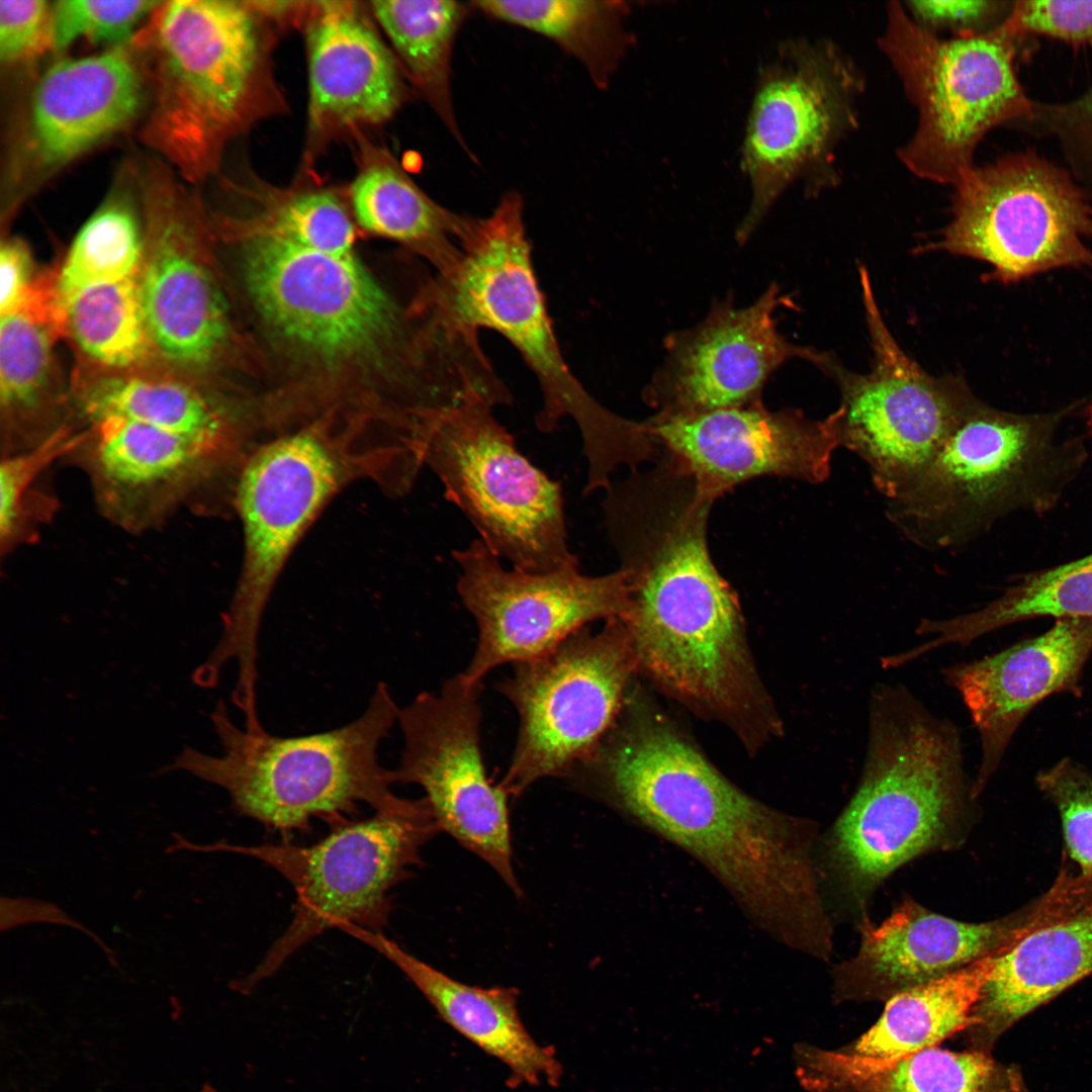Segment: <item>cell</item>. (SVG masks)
Masks as SVG:
<instances>
[{
  "mask_svg": "<svg viewBox=\"0 0 1092 1092\" xmlns=\"http://www.w3.org/2000/svg\"><path fill=\"white\" fill-rule=\"evenodd\" d=\"M1090 423H1091V427H1092V405H1091V408H1090Z\"/></svg>",
  "mask_w": 1092,
  "mask_h": 1092,
  "instance_id": "obj_47",
  "label": "cell"
},
{
  "mask_svg": "<svg viewBox=\"0 0 1092 1092\" xmlns=\"http://www.w3.org/2000/svg\"><path fill=\"white\" fill-rule=\"evenodd\" d=\"M245 235L250 296L268 330L298 358L330 368L389 360L418 393L454 368L458 341L438 312L430 305L402 311L354 254Z\"/></svg>",
  "mask_w": 1092,
  "mask_h": 1092,
  "instance_id": "obj_4",
  "label": "cell"
},
{
  "mask_svg": "<svg viewBox=\"0 0 1092 1092\" xmlns=\"http://www.w3.org/2000/svg\"><path fill=\"white\" fill-rule=\"evenodd\" d=\"M53 4L44 0H0V60L14 66L53 47Z\"/></svg>",
  "mask_w": 1092,
  "mask_h": 1092,
  "instance_id": "obj_43",
  "label": "cell"
},
{
  "mask_svg": "<svg viewBox=\"0 0 1092 1092\" xmlns=\"http://www.w3.org/2000/svg\"><path fill=\"white\" fill-rule=\"evenodd\" d=\"M441 832L425 798L401 809L375 812L370 818L337 825L310 845L222 841L192 843L179 850L225 851L249 855L277 871L292 886L293 917L258 967L234 988L250 991L274 975L297 949L330 928L355 924L381 931L391 913V890L419 867L422 847Z\"/></svg>",
  "mask_w": 1092,
  "mask_h": 1092,
  "instance_id": "obj_10",
  "label": "cell"
},
{
  "mask_svg": "<svg viewBox=\"0 0 1092 1092\" xmlns=\"http://www.w3.org/2000/svg\"><path fill=\"white\" fill-rule=\"evenodd\" d=\"M1091 974L1092 908L1039 927L993 958L960 1041L990 1054L1015 1022Z\"/></svg>",
  "mask_w": 1092,
  "mask_h": 1092,
  "instance_id": "obj_25",
  "label": "cell"
},
{
  "mask_svg": "<svg viewBox=\"0 0 1092 1092\" xmlns=\"http://www.w3.org/2000/svg\"><path fill=\"white\" fill-rule=\"evenodd\" d=\"M1005 23L1019 38L1035 34L1092 47V0L1015 1Z\"/></svg>",
  "mask_w": 1092,
  "mask_h": 1092,
  "instance_id": "obj_42",
  "label": "cell"
},
{
  "mask_svg": "<svg viewBox=\"0 0 1092 1092\" xmlns=\"http://www.w3.org/2000/svg\"><path fill=\"white\" fill-rule=\"evenodd\" d=\"M1054 916L1044 896L985 923L951 919L905 899L881 924L873 925L868 918L859 923L856 954L833 969V1000L887 1002L979 960L1000 956Z\"/></svg>",
  "mask_w": 1092,
  "mask_h": 1092,
  "instance_id": "obj_22",
  "label": "cell"
},
{
  "mask_svg": "<svg viewBox=\"0 0 1092 1092\" xmlns=\"http://www.w3.org/2000/svg\"><path fill=\"white\" fill-rule=\"evenodd\" d=\"M132 185V179L129 184L120 180L77 233L57 271L59 298L140 273L145 228L133 203Z\"/></svg>",
  "mask_w": 1092,
  "mask_h": 1092,
  "instance_id": "obj_36",
  "label": "cell"
},
{
  "mask_svg": "<svg viewBox=\"0 0 1092 1092\" xmlns=\"http://www.w3.org/2000/svg\"><path fill=\"white\" fill-rule=\"evenodd\" d=\"M859 277L873 367L862 375L829 366L840 389L830 415L839 447L866 463L888 502L925 467L975 395L960 380L930 376L903 352L885 325L866 268Z\"/></svg>",
  "mask_w": 1092,
  "mask_h": 1092,
  "instance_id": "obj_15",
  "label": "cell"
},
{
  "mask_svg": "<svg viewBox=\"0 0 1092 1092\" xmlns=\"http://www.w3.org/2000/svg\"><path fill=\"white\" fill-rule=\"evenodd\" d=\"M1013 2L997 0L908 1L906 11L921 28L936 34L948 30L954 36L993 30L1008 17Z\"/></svg>",
  "mask_w": 1092,
  "mask_h": 1092,
  "instance_id": "obj_44",
  "label": "cell"
},
{
  "mask_svg": "<svg viewBox=\"0 0 1092 1092\" xmlns=\"http://www.w3.org/2000/svg\"><path fill=\"white\" fill-rule=\"evenodd\" d=\"M1070 408L997 410L976 396L920 473L887 502L886 516L912 544L957 550L1011 515H1045L1082 472L1081 439H1060Z\"/></svg>",
  "mask_w": 1092,
  "mask_h": 1092,
  "instance_id": "obj_5",
  "label": "cell"
},
{
  "mask_svg": "<svg viewBox=\"0 0 1092 1092\" xmlns=\"http://www.w3.org/2000/svg\"><path fill=\"white\" fill-rule=\"evenodd\" d=\"M138 178L145 225L139 286L156 360L196 380L229 350L228 304L206 258L193 197L162 165Z\"/></svg>",
  "mask_w": 1092,
  "mask_h": 1092,
  "instance_id": "obj_17",
  "label": "cell"
},
{
  "mask_svg": "<svg viewBox=\"0 0 1092 1092\" xmlns=\"http://www.w3.org/2000/svg\"><path fill=\"white\" fill-rule=\"evenodd\" d=\"M457 592L477 626L467 679L540 657L597 620L620 619L627 607L624 572L581 574L578 565L547 573L504 568L478 538L453 551Z\"/></svg>",
  "mask_w": 1092,
  "mask_h": 1092,
  "instance_id": "obj_18",
  "label": "cell"
},
{
  "mask_svg": "<svg viewBox=\"0 0 1092 1092\" xmlns=\"http://www.w3.org/2000/svg\"><path fill=\"white\" fill-rule=\"evenodd\" d=\"M457 265L437 275L433 297L443 316L474 332L502 335L534 373L542 393L535 423L551 433L575 422L587 460L586 493L607 489L614 471L637 469L655 447L644 423L624 419L598 402L569 369L540 288L518 192L502 196L485 217H469Z\"/></svg>",
  "mask_w": 1092,
  "mask_h": 1092,
  "instance_id": "obj_3",
  "label": "cell"
},
{
  "mask_svg": "<svg viewBox=\"0 0 1092 1092\" xmlns=\"http://www.w3.org/2000/svg\"><path fill=\"white\" fill-rule=\"evenodd\" d=\"M350 193L355 217L365 230L407 247L437 275L457 265L469 216L432 200L399 168L388 163L365 168Z\"/></svg>",
  "mask_w": 1092,
  "mask_h": 1092,
  "instance_id": "obj_30",
  "label": "cell"
},
{
  "mask_svg": "<svg viewBox=\"0 0 1092 1092\" xmlns=\"http://www.w3.org/2000/svg\"><path fill=\"white\" fill-rule=\"evenodd\" d=\"M1035 782L1059 813L1069 856L1092 878V770L1066 758L1038 772Z\"/></svg>",
  "mask_w": 1092,
  "mask_h": 1092,
  "instance_id": "obj_40",
  "label": "cell"
},
{
  "mask_svg": "<svg viewBox=\"0 0 1092 1092\" xmlns=\"http://www.w3.org/2000/svg\"><path fill=\"white\" fill-rule=\"evenodd\" d=\"M638 665L629 634L617 619L587 627L548 653L514 664L497 685L519 726L511 762L499 783L519 796L546 778L567 779L615 724Z\"/></svg>",
  "mask_w": 1092,
  "mask_h": 1092,
  "instance_id": "obj_14",
  "label": "cell"
},
{
  "mask_svg": "<svg viewBox=\"0 0 1092 1092\" xmlns=\"http://www.w3.org/2000/svg\"><path fill=\"white\" fill-rule=\"evenodd\" d=\"M480 691V682L460 672L399 709L403 749L393 782L420 786L440 831L486 862L521 898L509 794L490 782L481 753Z\"/></svg>",
  "mask_w": 1092,
  "mask_h": 1092,
  "instance_id": "obj_16",
  "label": "cell"
},
{
  "mask_svg": "<svg viewBox=\"0 0 1092 1092\" xmlns=\"http://www.w3.org/2000/svg\"><path fill=\"white\" fill-rule=\"evenodd\" d=\"M75 425L118 416L201 441L242 461L245 436L229 407L189 376L167 367L91 370L71 388Z\"/></svg>",
  "mask_w": 1092,
  "mask_h": 1092,
  "instance_id": "obj_28",
  "label": "cell"
},
{
  "mask_svg": "<svg viewBox=\"0 0 1092 1092\" xmlns=\"http://www.w3.org/2000/svg\"><path fill=\"white\" fill-rule=\"evenodd\" d=\"M1 315L17 312L24 304L39 275H34L26 244L7 238L0 248Z\"/></svg>",
  "mask_w": 1092,
  "mask_h": 1092,
  "instance_id": "obj_45",
  "label": "cell"
},
{
  "mask_svg": "<svg viewBox=\"0 0 1092 1092\" xmlns=\"http://www.w3.org/2000/svg\"><path fill=\"white\" fill-rule=\"evenodd\" d=\"M1018 124L1055 138L1072 175L1084 188L1092 189V88L1067 102H1033L1030 115Z\"/></svg>",
  "mask_w": 1092,
  "mask_h": 1092,
  "instance_id": "obj_41",
  "label": "cell"
},
{
  "mask_svg": "<svg viewBox=\"0 0 1092 1092\" xmlns=\"http://www.w3.org/2000/svg\"><path fill=\"white\" fill-rule=\"evenodd\" d=\"M1091 652L1092 619L1061 618L1039 636L942 670L944 681L960 695L979 734L981 758L973 780L977 799L1027 714L1054 694L1078 693Z\"/></svg>",
  "mask_w": 1092,
  "mask_h": 1092,
  "instance_id": "obj_23",
  "label": "cell"
},
{
  "mask_svg": "<svg viewBox=\"0 0 1092 1092\" xmlns=\"http://www.w3.org/2000/svg\"><path fill=\"white\" fill-rule=\"evenodd\" d=\"M80 432L71 423L41 443L1 456L0 465V550L9 555L33 541L39 528L57 510V502L38 491L40 476L58 460L68 459L81 443Z\"/></svg>",
  "mask_w": 1092,
  "mask_h": 1092,
  "instance_id": "obj_37",
  "label": "cell"
},
{
  "mask_svg": "<svg viewBox=\"0 0 1092 1092\" xmlns=\"http://www.w3.org/2000/svg\"><path fill=\"white\" fill-rule=\"evenodd\" d=\"M351 437L314 424L245 455L234 486L244 535L243 567L220 639L205 662L213 672L235 661L241 684L258 681L262 618L291 551L344 485L371 470H396L395 448L362 451Z\"/></svg>",
  "mask_w": 1092,
  "mask_h": 1092,
  "instance_id": "obj_8",
  "label": "cell"
},
{
  "mask_svg": "<svg viewBox=\"0 0 1092 1092\" xmlns=\"http://www.w3.org/2000/svg\"><path fill=\"white\" fill-rule=\"evenodd\" d=\"M372 11L410 77L445 127L469 153L452 95V56L458 31L474 8L452 0L373 1Z\"/></svg>",
  "mask_w": 1092,
  "mask_h": 1092,
  "instance_id": "obj_34",
  "label": "cell"
},
{
  "mask_svg": "<svg viewBox=\"0 0 1092 1092\" xmlns=\"http://www.w3.org/2000/svg\"><path fill=\"white\" fill-rule=\"evenodd\" d=\"M307 49L314 126L380 123L401 105L404 90L395 60L348 3H322Z\"/></svg>",
  "mask_w": 1092,
  "mask_h": 1092,
  "instance_id": "obj_24",
  "label": "cell"
},
{
  "mask_svg": "<svg viewBox=\"0 0 1092 1092\" xmlns=\"http://www.w3.org/2000/svg\"><path fill=\"white\" fill-rule=\"evenodd\" d=\"M132 41L151 57L153 96L141 139L184 180L202 181L250 115L259 88L262 47L251 8L162 1Z\"/></svg>",
  "mask_w": 1092,
  "mask_h": 1092,
  "instance_id": "obj_7",
  "label": "cell"
},
{
  "mask_svg": "<svg viewBox=\"0 0 1092 1092\" xmlns=\"http://www.w3.org/2000/svg\"><path fill=\"white\" fill-rule=\"evenodd\" d=\"M59 304L62 336L71 339L92 369L128 371L157 361L143 310L139 274L81 289L59 298Z\"/></svg>",
  "mask_w": 1092,
  "mask_h": 1092,
  "instance_id": "obj_35",
  "label": "cell"
},
{
  "mask_svg": "<svg viewBox=\"0 0 1092 1092\" xmlns=\"http://www.w3.org/2000/svg\"><path fill=\"white\" fill-rule=\"evenodd\" d=\"M245 233L321 253L354 254L352 219L342 202L327 191H306L284 199L253 218Z\"/></svg>",
  "mask_w": 1092,
  "mask_h": 1092,
  "instance_id": "obj_38",
  "label": "cell"
},
{
  "mask_svg": "<svg viewBox=\"0 0 1092 1092\" xmlns=\"http://www.w3.org/2000/svg\"><path fill=\"white\" fill-rule=\"evenodd\" d=\"M493 19L539 33L576 59L599 89H606L634 38L624 1L482 0L471 2Z\"/></svg>",
  "mask_w": 1092,
  "mask_h": 1092,
  "instance_id": "obj_33",
  "label": "cell"
},
{
  "mask_svg": "<svg viewBox=\"0 0 1092 1092\" xmlns=\"http://www.w3.org/2000/svg\"><path fill=\"white\" fill-rule=\"evenodd\" d=\"M494 407L471 394L418 414L414 440L423 465L437 474L479 539L514 569L547 573L578 565L568 546L560 484L517 449Z\"/></svg>",
  "mask_w": 1092,
  "mask_h": 1092,
  "instance_id": "obj_11",
  "label": "cell"
},
{
  "mask_svg": "<svg viewBox=\"0 0 1092 1092\" xmlns=\"http://www.w3.org/2000/svg\"><path fill=\"white\" fill-rule=\"evenodd\" d=\"M145 84L124 47L50 66L35 83L6 168L16 204L60 170L124 129L140 112Z\"/></svg>",
  "mask_w": 1092,
  "mask_h": 1092,
  "instance_id": "obj_21",
  "label": "cell"
},
{
  "mask_svg": "<svg viewBox=\"0 0 1092 1092\" xmlns=\"http://www.w3.org/2000/svg\"><path fill=\"white\" fill-rule=\"evenodd\" d=\"M645 424L665 458L713 502L764 475L822 483L839 447L831 415L813 420L796 410L771 412L761 400L697 414H656Z\"/></svg>",
  "mask_w": 1092,
  "mask_h": 1092,
  "instance_id": "obj_19",
  "label": "cell"
},
{
  "mask_svg": "<svg viewBox=\"0 0 1092 1092\" xmlns=\"http://www.w3.org/2000/svg\"><path fill=\"white\" fill-rule=\"evenodd\" d=\"M863 89L857 66L830 40H787L760 66L741 150L751 198L738 243L791 186L813 195L835 183L836 150L857 127Z\"/></svg>",
  "mask_w": 1092,
  "mask_h": 1092,
  "instance_id": "obj_12",
  "label": "cell"
},
{
  "mask_svg": "<svg viewBox=\"0 0 1092 1092\" xmlns=\"http://www.w3.org/2000/svg\"><path fill=\"white\" fill-rule=\"evenodd\" d=\"M339 929L394 964L438 1015L484 1053L500 1061L519 1081L557 1083L561 1068L553 1052L528 1032L518 1010V991L459 982L374 931L354 924Z\"/></svg>",
  "mask_w": 1092,
  "mask_h": 1092,
  "instance_id": "obj_26",
  "label": "cell"
},
{
  "mask_svg": "<svg viewBox=\"0 0 1092 1092\" xmlns=\"http://www.w3.org/2000/svg\"><path fill=\"white\" fill-rule=\"evenodd\" d=\"M53 923L73 927L93 940L105 953L107 961L116 967L114 951L94 932L75 920L58 905L26 897L1 898V930H9L28 923Z\"/></svg>",
  "mask_w": 1092,
  "mask_h": 1092,
  "instance_id": "obj_46",
  "label": "cell"
},
{
  "mask_svg": "<svg viewBox=\"0 0 1092 1092\" xmlns=\"http://www.w3.org/2000/svg\"><path fill=\"white\" fill-rule=\"evenodd\" d=\"M793 1063L808 1092H1027L1016 1066L987 1053L938 1045L873 1059L800 1042Z\"/></svg>",
  "mask_w": 1092,
  "mask_h": 1092,
  "instance_id": "obj_27",
  "label": "cell"
},
{
  "mask_svg": "<svg viewBox=\"0 0 1092 1092\" xmlns=\"http://www.w3.org/2000/svg\"><path fill=\"white\" fill-rule=\"evenodd\" d=\"M977 801L956 723L900 682L876 684L860 778L824 844L823 868L860 922L895 870L963 841Z\"/></svg>",
  "mask_w": 1092,
  "mask_h": 1092,
  "instance_id": "obj_2",
  "label": "cell"
},
{
  "mask_svg": "<svg viewBox=\"0 0 1092 1092\" xmlns=\"http://www.w3.org/2000/svg\"><path fill=\"white\" fill-rule=\"evenodd\" d=\"M993 958L972 963L939 979L908 989L887 1001L883 1014L840 1051L889 1059L937 1046L970 1023L991 971Z\"/></svg>",
  "mask_w": 1092,
  "mask_h": 1092,
  "instance_id": "obj_31",
  "label": "cell"
},
{
  "mask_svg": "<svg viewBox=\"0 0 1092 1092\" xmlns=\"http://www.w3.org/2000/svg\"><path fill=\"white\" fill-rule=\"evenodd\" d=\"M789 301L776 284L746 307L731 298L714 301L706 317L665 340L663 363L644 391L660 415H688L746 405L785 362L802 358L826 369L831 363L812 349L789 343L775 313Z\"/></svg>",
  "mask_w": 1092,
  "mask_h": 1092,
  "instance_id": "obj_20",
  "label": "cell"
},
{
  "mask_svg": "<svg viewBox=\"0 0 1092 1092\" xmlns=\"http://www.w3.org/2000/svg\"><path fill=\"white\" fill-rule=\"evenodd\" d=\"M1038 617L1092 619V553L1025 573L976 611L921 619L915 633L930 639L912 647L910 653L918 659L943 646L965 647L999 628Z\"/></svg>",
  "mask_w": 1092,
  "mask_h": 1092,
  "instance_id": "obj_32",
  "label": "cell"
},
{
  "mask_svg": "<svg viewBox=\"0 0 1092 1092\" xmlns=\"http://www.w3.org/2000/svg\"><path fill=\"white\" fill-rule=\"evenodd\" d=\"M953 187L951 218L932 249L983 261L1003 283L1092 267L1091 195L1036 152L974 165Z\"/></svg>",
  "mask_w": 1092,
  "mask_h": 1092,
  "instance_id": "obj_13",
  "label": "cell"
},
{
  "mask_svg": "<svg viewBox=\"0 0 1092 1092\" xmlns=\"http://www.w3.org/2000/svg\"><path fill=\"white\" fill-rule=\"evenodd\" d=\"M1019 37L1006 25L941 38L917 25L900 2H889L879 46L918 113L912 138L898 150L917 177L954 186L994 127L1020 122L1033 102L1014 69Z\"/></svg>",
  "mask_w": 1092,
  "mask_h": 1092,
  "instance_id": "obj_9",
  "label": "cell"
},
{
  "mask_svg": "<svg viewBox=\"0 0 1092 1092\" xmlns=\"http://www.w3.org/2000/svg\"><path fill=\"white\" fill-rule=\"evenodd\" d=\"M161 1L62 0L53 3V47L65 51L77 39L124 47L135 36L140 22Z\"/></svg>",
  "mask_w": 1092,
  "mask_h": 1092,
  "instance_id": "obj_39",
  "label": "cell"
},
{
  "mask_svg": "<svg viewBox=\"0 0 1092 1092\" xmlns=\"http://www.w3.org/2000/svg\"><path fill=\"white\" fill-rule=\"evenodd\" d=\"M59 337L26 313L1 315V456L29 449L72 423V395L54 352Z\"/></svg>",
  "mask_w": 1092,
  "mask_h": 1092,
  "instance_id": "obj_29",
  "label": "cell"
},
{
  "mask_svg": "<svg viewBox=\"0 0 1092 1092\" xmlns=\"http://www.w3.org/2000/svg\"><path fill=\"white\" fill-rule=\"evenodd\" d=\"M567 780L697 860L766 936L803 951L828 933L816 826L730 782L664 715L627 698Z\"/></svg>",
  "mask_w": 1092,
  "mask_h": 1092,
  "instance_id": "obj_1",
  "label": "cell"
},
{
  "mask_svg": "<svg viewBox=\"0 0 1092 1092\" xmlns=\"http://www.w3.org/2000/svg\"><path fill=\"white\" fill-rule=\"evenodd\" d=\"M399 709L379 682L364 713L349 724L278 737L239 728L218 703L210 718L222 754L185 747L161 772L186 770L219 786L241 815L281 831L306 828L314 818L340 824L360 804L375 812L398 810L411 799L392 792L393 772L380 765L378 749Z\"/></svg>",
  "mask_w": 1092,
  "mask_h": 1092,
  "instance_id": "obj_6",
  "label": "cell"
}]
</instances>
